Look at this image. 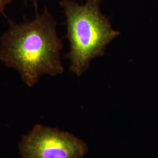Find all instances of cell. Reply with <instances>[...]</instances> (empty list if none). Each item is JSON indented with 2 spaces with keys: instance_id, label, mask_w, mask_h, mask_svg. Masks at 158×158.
<instances>
[{
  "instance_id": "277c9868",
  "label": "cell",
  "mask_w": 158,
  "mask_h": 158,
  "mask_svg": "<svg viewBox=\"0 0 158 158\" xmlns=\"http://www.w3.org/2000/svg\"><path fill=\"white\" fill-rule=\"evenodd\" d=\"M12 0H0V14H3L6 6L9 4Z\"/></svg>"
},
{
  "instance_id": "7a4b0ae2",
  "label": "cell",
  "mask_w": 158,
  "mask_h": 158,
  "mask_svg": "<svg viewBox=\"0 0 158 158\" xmlns=\"http://www.w3.org/2000/svg\"><path fill=\"white\" fill-rule=\"evenodd\" d=\"M102 0H87L79 4L73 0H60L66 17L70 50L65 55L70 71L81 76L91 61L104 55L107 46L120 35L101 11Z\"/></svg>"
},
{
  "instance_id": "5b68a950",
  "label": "cell",
  "mask_w": 158,
  "mask_h": 158,
  "mask_svg": "<svg viewBox=\"0 0 158 158\" xmlns=\"http://www.w3.org/2000/svg\"><path fill=\"white\" fill-rule=\"evenodd\" d=\"M30 1H33L35 5V6H36V0H30Z\"/></svg>"
},
{
  "instance_id": "3957f363",
  "label": "cell",
  "mask_w": 158,
  "mask_h": 158,
  "mask_svg": "<svg viewBox=\"0 0 158 158\" xmlns=\"http://www.w3.org/2000/svg\"><path fill=\"white\" fill-rule=\"evenodd\" d=\"M21 158H83L86 142L67 131L36 124L19 143Z\"/></svg>"
},
{
  "instance_id": "6da1fadb",
  "label": "cell",
  "mask_w": 158,
  "mask_h": 158,
  "mask_svg": "<svg viewBox=\"0 0 158 158\" xmlns=\"http://www.w3.org/2000/svg\"><path fill=\"white\" fill-rule=\"evenodd\" d=\"M56 21L47 8L34 19L9 28L1 38L0 61L17 70L23 82L33 87L41 76L64 72L60 58L62 40L57 34Z\"/></svg>"
}]
</instances>
